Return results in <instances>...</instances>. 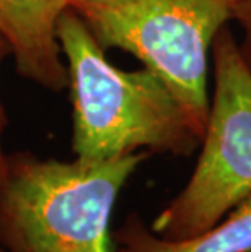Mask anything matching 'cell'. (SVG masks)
<instances>
[{"label": "cell", "mask_w": 251, "mask_h": 252, "mask_svg": "<svg viewBox=\"0 0 251 252\" xmlns=\"http://www.w3.org/2000/svg\"><path fill=\"white\" fill-rule=\"evenodd\" d=\"M233 23H237L242 31V39L238 41L240 49L251 65V0H240Z\"/></svg>", "instance_id": "cell-7"}, {"label": "cell", "mask_w": 251, "mask_h": 252, "mask_svg": "<svg viewBox=\"0 0 251 252\" xmlns=\"http://www.w3.org/2000/svg\"><path fill=\"white\" fill-rule=\"evenodd\" d=\"M150 153L85 161L7 155L0 184L3 252H116L109 220L122 187Z\"/></svg>", "instance_id": "cell-2"}, {"label": "cell", "mask_w": 251, "mask_h": 252, "mask_svg": "<svg viewBox=\"0 0 251 252\" xmlns=\"http://www.w3.org/2000/svg\"><path fill=\"white\" fill-rule=\"evenodd\" d=\"M111 236L116 252H251V194L212 228L189 239H165L137 213L127 215Z\"/></svg>", "instance_id": "cell-6"}, {"label": "cell", "mask_w": 251, "mask_h": 252, "mask_svg": "<svg viewBox=\"0 0 251 252\" xmlns=\"http://www.w3.org/2000/svg\"><path fill=\"white\" fill-rule=\"evenodd\" d=\"M10 54H12L10 44L2 36V33H0V67H2V62L5 61V57ZM5 127H7V114H5L2 99H0V184H2V181L5 178V173H7V153L3 152V147H2V135H3Z\"/></svg>", "instance_id": "cell-8"}, {"label": "cell", "mask_w": 251, "mask_h": 252, "mask_svg": "<svg viewBox=\"0 0 251 252\" xmlns=\"http://www.w3.org/2000/svg\"><path fill=\"white\" fill-rule=\"evenodd\" d=\"M71 0H0V33L23 78L47 90L69 87L67 65L57 39V21Z\"/></svg>", "instance_id": "cell-5"}, {"label": "cell", "mask_w": 251, "mask_h": 252, "mask_svg": "<svg viewBox=\"0 0 251 252\" xmlns=\"http://www.w3.org/2000/svg\"><path fill=\"white\" fill-rule=\"evenodd\" d=\"M240 0H71L105 51L119 49L152 70L204 135L212 46Z\"/></svg>", "instance_id": "cell-3"}, {"label": "cell", "mask_w": 251, "mask_h": 252, "mask_svg": "<svg viewBox=\"0 0 251 252\" xmlns=\"http://www.w3.org/2000/svg\"><path fill=\"white\" fill-rule=\"evenodd\" d=\"M211 72L209 112L194 171L150 224L165 239L207 231L251 194V65L230 25L214 41Z\"/></svg>", "instance_id": "cell-4"}, {"label": "cell", "mask_w": 251, "mask_h": 252, "mask_svg": "<svg viewBox=\"0 0 251 252\" xmlns=\"http://www.w3.org/2000/svg\"><path fill=\"white\" fill-rule=\"evenodd\" d=\"M0 252H3V251H2V248H0Z\"/></svg>", "instance_id": "cell-9"}, {"label": "cell", "mask_w": 251, "mask_h": 252, "mask_svg": "<svg viewBox=\"0 0 251 252\" xmlns=\"http://www.w3.org/2000/svg\"><path fill=\"white\" fill-rule=\"evenodd\" d=\"M73 108L72 152L101 161L136 152L188 158L201 132L152 70L114 67L82 18L69 7L57 21Z\"/></svg>", "instance_id": "cell-1"}]
</instances>
